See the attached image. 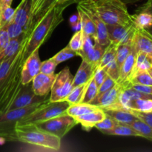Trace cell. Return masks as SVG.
I'll list each match as a JSON object with an SVG mask.
<instances>
[{
	"mask_svg": "<svg viewBox=\"0 0 152 152\" xmlns=\"http://www.w3.org/2000/svg\"><path fill=\"white\" fill-rule=\"evenodd\" d=\"M102 134L106 135H114V136H126V137H140V134L128 125L118 124L113 129L109 130L102 131Z\"/></svg>",
	"mask_w": 152,
	"mask_h": 152,
	"instance_id": "cell-25",
	"label": "cell"
},
{
	"mask_svg": "<svg viewBox=\"0 0 152 152\" xmlns=\"http://www.w3.org/2000/svg\"><path fill=\"white\" fill-rule=\"evenodd\" d=\"M88 83H84V84L79 85V86L73 88V89L70 92L69 94L65 98V101L68 102L70 105L83 102L86 87L88 86Z\"/></svg>",
	"mask_w": 152,
	"mask_h": 152,
	"instance_id": "cell-27",
	"label": "cell"
},
{
	"mask_svg": "<svg viewBox=\"0 0 152 152\" xmlns=\"http://www.w3.org/2000/svg\"><path fill=\"white\" fill-rule=\"evenodd\" d=\"M152 67V59L148 55L142 52H138L137 53L136 62H135L134 69L133 74L137 71H148ZM132 74V75H133Z\"/></svg>",
	"mask_w": 152,
	"mask_h": 152,
	"instance_id": "cell-31",
	"label": "cell"
},
{
	"mask_svg": "<svg viewBox=\"0 0 152 152\" xmlns=\"http://www.w3.org/2000/svg\"><path fill=\"white\" fill-rule=\"evenodd\" d=\"M39 0H32V8H31V15L34 13V10H35L36 7H37V4H38Z\"/></svg>",
	"mask_w": 152,
	"mask_h": 152,
	"instance_id": "cell-49",
	"label": "cell"
},
{
	"mask_svg": "<svg viewBox=\"0 0 152 152\" xmlns=\"http://www.w3.org/2000/svg\"><path fill=\"white\" fill-rule=\"evenodd\" d=\"M98 108L99 107L96 106V105H94L91 103H86V102L72 104V105H69L68 108H67L66 114L75 118V117H80L83 114L91 112Z\"/></svg>",
	"mask_w": 152,
	"mask_h": 152,
	"instance_id": "cell-23",
	"label": "cell"
},
{
	"mask_svg": "<svg viewBox=\"0 0 152 152\" xmlns=\"http://www.w3.org/2000/svg\"><path fill=\"white\" fill-rule=\"evenodd\" d=\"M31 8L32 0H21L19 5L15 9L13 21L25 30L33 28Z\"/></svg>",
	"mask_w": 152,
	"mask_h": 152,
	"instance_id": "cell-14",
	"label": "cell"
},
{
	"mask_svg": "<svg viewBox=\"0 0 152 152\" xmlns=\"http://www.w3.org/2000/svg\"><path fill=\"white\" fill-rule=\"evenodd\" d=\"M105 116H106V114L104 110L101 108H98L91 112L75 117V120H77L78 124L81 125L83 129L86 131H90L97 123L102 121L105 118Z\"/></svg>",
	"mask_w": 152,
	"mask_h": 152,
	"instance_id": "cell-18",
	"label": "cell"
},
{
	"mask_svg": "<svg viewBox=\"0 0 152 152\" xmlns=\"http://www.w3.org/2000/svg\"><path fill=\"white\" fill-rule=\"evenodd\" d=\"M9 41H10V38H9L7 30L4 28H0V52L4 50V48L8 45Z\"/></svg>",
	"mask_w": 152,
	"mask_h": 152,
	"instance_id": "cell-45",
	"label": "cell"
},
{
	"mask_svg": "<svg viewBox=\"0 0 152 152\" xmlns=\"http://www.w3.org/2000/svg\"><path fill=\"white\" fill-rule=\"evenodd\" d=\"M79 1H80V0H74V2H78ZM91 1H96V0H91Z\"/></svg>",
	"mask_w": 152,
	"mask_h": 152,
	"instance_id": "cell-54",
	"label": "cell"
},
{
	"mask_svg": "<svg viewBox=\"0 0 152 152\" xmlns=\"http://www.w3.org/2000/svg\"><path fill=\"white\" fill-rule=\"evenodd\" d=\"M49 100V94L45 96H39L34 92L31 83L23 85L20 92L9 108L8 111L16 108H24L34 104L45 102Z\"/></svg>",
	"mask_w": 152,
	"mask_h": 152,
	"instance_id": "cell-11",
	"label": "cell"
},
{
	"mask_svg": "<svg viewBox=\"0 0 152 152\" xmlns=\"http://www.w3.org/2000/svg\"><path fill=\"white\" fill-rule=\"evenodd\" d=\"M148 73L150 74V75H151V77H152V67L151 68H149V69L148 70Z\"/></svg>",
	"mask_w": 152,
	"mask_h": 152,
	"instance_id": "cell-53",
	"label": "cell"
},
{
	"mask_svg": "<svg viewBox=\"0 0 152 152\" xmlns=\"http://www.w3.org/2000/svg\"><path fill=\"white\" fill-rule=\"evenodd\" d=\"M103 68L105 70L108 77H110L111 79H113L116 83H117V81H118L119 80V77H120V67L117 65L116 60H114L111 62H110V63H108V65L105 67H104Z\"/></svg>",
	"mask_w": 152,
	"mask_h": 152,
	"instance_id": "cell-40",
	"label": "cell"
},
{
	"mask_svg": "<svg viewBox=\"0 0 152 152\" xmlns=\"http://www.w3.org/2000/svg\"><path fill=\"white\" fill-rule=\"evenodd\" d=\"M95 6L105 25L133 24L132 15L122 0H96Z\"/></svg>",
	"mask_w": 152,
	"mask_h": 152,
	"instance_id": "cell-4",
	"label": "cell"
},
{
	"mask_svg": "<svg viewBox=\"0 0 152 152\" xmlns=\"http://www.w3.org/2000/svg\"><path fill=\"white\" fill-rule=\"evenodd\" d=\"M107 77H108V74H107L106 71L103 68H97L95 70L94 74L92 78L94 79V80L96 84L97 85L98 88H99L100 85L103 83L104 80L107 78Z\"/></svg>",
	"mask_w": 152,
	"mask_h": 152,
	"instance_id": "cell-42",
	"label": "cell"
},
{
	"mask_svg": "<svg viewBox=\"0 0 152 152\" xmlns=\"http://www.w3.org/2000/svg\"><path fill=\"white\" fill-rule=\"evenodd\" d=\"M96 68L88 61L82 59V62L73 80V86H79L88 83L93 77Z\"/></svg>",
	"mask_w": 152,
	"mask_h": 152,
	"instance_id": "cell-19",
	"label": "cell"
},
{
	"mask_svg": "<svg viewBox=\"0 0 152 152\" xmlns=\"http://www.w3.org/2000/svg\"><path fill=\"white\" fill-rule=\"evenodd\" d=\"M103 110L107 115L114 119L119 124L129 126L138 119L134 114H132L130 111L125 109V108H104Z\"/></svg>",
	"mask_w": 152,
	"mask_h": 152,
	"instance_id": "cell-20",
	"label": "cell"
},
{
	"mask_svg": "<svg viewBox=\"0 0 152 152\" xmlns=\"http://www.w3.org/2000/svg\"><path fill=\"white\" fill-rule=\"evenodd\" d=\"M77 13L80 16L81 30L83 31V34L90 36L93 39L94 38L96 35V28L94 25L87 13L78 4H77Z\"/></svg>",
	"mask_w": 152,
	"mask_h": 152,
	"instance_id": "cell-21",
	"label": "cell"
},
{
	"mask_svg": "<svg viewBox=\"0 0 152 152\" xmlns=\"http://www.w3.org/2000/svg\"><path fill=\"white\" fill-rule=\"evenodd\" d=\"M132 19L138 30H145L152 25V16L145 12H135L132 15Z\"/></svg>",
	"mask_w": 152,
	"mask_h": 152,
	"instance_id": "cell-26",
	"label": "cell"
},
{
	"mask_svg": "<svg viewBox=\"0 0 152 152\" xmlns=\"http://www.w3.org/2000/svg\"><path fill=\"white\" fill-rule=\"evenodd\" d=\"M122 1H123L125 4H134V3L137 2V1H138L139 0H122Z\"/></svg>",
	"mask_w": 152,
	"mask_h": 152,
	"instance_id": "cell-51",
	"label": "cell"
},
{
	"mask_svg": "<svg viewBox=\"0 0 152 152\" xmlns=\"http://www.w3.org/2000/svg\"><path fill=\"white\" fill-rule=\"evenodd\" d=\"M129 83L131 86L132 85H142V86H152V77L148 71H137L132 75Z\"/></svg>",
	"mask_w": 152,
	"mask_h": 152,
	"instance_id": "cell-32",
	"label": "cell"
},
{
	"mask_svg": "<svg viewBox=\"0 0 152 152\" xmlns=\"http://www.w3.org/2000/svg\"><path fill=\"white\" fill-rule=\"evenodd\" d=\"M126 110L139 111V112L149 113L152 112L151 99H137L128 102L125 107Z\"/></svg>",
	"mask_w": 152,
	"mask_h": 152,
	"instance_id": "cell-24",
	"label": "cell"
},
{
	"mask_svg": "<svg viewBox=\"0 0 152 152\" xmlns=\"http://www.w3.org/2000/svg\"><path fill=\"white\" fill-rule=\"evenodd\" d=\"M56 74H45L39 73L31 81L33 91L39 96H45L50 94L54 82Z\"/></svg>",
	"mask_w": 152,
	"mask_h": 152,
	"instance_id": "cell-16",
	"label": "cell"
},
{
	"mask_svg": "<svg viewBox=\"0 0 152 152\" xmlns=\"http://www.w3.org/2000/svg\"><path fill=\"white\" fill-rule=\"evenodd\" d=\"M28 37L18 51L14 62L12 65L0 89V114L8 111L9 108L18 96L23 86L22 83L21 71L24 63V50Z\"/></svg>",
	"mask_w": 152,
	"mask_h": 152,
	"instance_id": "cell-2",
	"label": "cell"
},
{
	"mask_svg": "<svg viewBox=\"0 0 152 152\" xmlns=\"http://www.w3.org/2000/svg\"><path fill=\"white\" fill-rule=\"evenodd\" d=\"M123 90V86L117 83L114 87L105 91V93L96 96V97L90 103L102 109L113 108L118 104L120 94Z\"/></svg>",
	"mask_w": 152,
	"mask_h": 152,
	"instance_id": "cell-13",
	"label": "cell"
},
{
	"mask_svg": "<svg viewBox=\"0 0 152 152\" xmlns=\"http://www.w3.org/2000/svg\"><path fill=\"white\" fill-rule=\"evenodd\" d=\"M133 88L139 91L143 92L145 94H152V86H142V85H132L131 86Z\"/></svg>",
	"mask_w": 152,
	"mask_h": 152,
	"instance_id": "cell-47",
	"label": "cell"
},
{
	"mask_svg": "<svg viewBox=\"0 0 152 152\" xmlns=\"http://www.w3.org/2000/svg\"><path fill=\"white\" fill-rule=\"evenodd\" d=\"M4 28L7 30V32L8 34L10 39H13L19 37V36L23 34L27 31V30H25L22 27H21L20 25L16 24L13 21H11L10 23L7 24Z\"/></svg>",
	"mask_w": 152,
	"mask_h": 152,
	"instance_id": "cell-38",
	"label": "cell"
},
{
	"mask_svg": "<svg viewBox=\"0 0 152 152\" xmlns=\"http://www.w3.org/2000/svg\"><path fill=\"white\" fill-rule=\"evenodd\" d=\"M137 53V52L134 46L133 45L132 51L120 67V77H119V80L117 83L121 85L123 87V89L130 88L132 86L129 81H130L131 77L133 74L134 69Z\"/></svg>",
	"mask_w": 152,
	"mask_h": 152,
	"instance_id": "cell-15",
	"label": "cell"
},
{
	"mask_svg": "<svg viewBox=\"0 0 152 152\" xmlns=\"http://www.w3.org/2000/svg\"><path fill=\"white\" fill-rule=\"evenodd\" d=\"M77 4L87 13L94 25L96 28V35L94 38V41L96 42L104 47L108 46L110 41L108 39L107 26L99 16L94 1L91 0H80L77 2Z\"/></svg>",
	"mask_w": 152,
	"mask_h": 152,
	"instance_id": "cell-7",
	"label": "cell"
},
{
	"mask_svg": "<svg viewBox=\"0 0 152 152\" xmlns=\"http://www.w3.org/2000/svg\"><path fill=\"white\" fill-rule=\"evenodd\" d=\"M73 3H74V1H70L65 4H56L34 25L24 50V62L51 36L56 27L64 20L63 12L65 9Z\"/></svg>",
	"mask_w": 152,
	"mask_h": 152,
	"instance_id": "cell-1",
	"label": "cell"
},
{
	"mask_svg": "<svg viewBox=\"0 0 152 152\" xmlns=\"http://www.w3.org/2000/svg\"><path fill=\"white\" fill-rule=\"evenodd\" d=\"M78 123L74 117L66 114L36 125L39 129L62 139Z\"/></svg>",
	"mask_w": 152,
	"mask_h": 152,
	"instance_id": "cell-9",
	"label": "cell"
},
{
	"mask_svg": "<svg viewBox=\"0 0 152 152\" xmlns=\"http://www.w3.org/2000/svg\"><path fill=\"white\" fill-rule=\"evenodd\" d=\"M133 48V44L132 43H129V44H124L118 45V48H117V55H116V62H117V65L119 67H121L122 64L123 63L127 56H129V53H131Z\"/></svg>",
	"mask_w": 152,
	"mask_h": 152,
	"instance_id": "cell-34",
	"label": "cell"
},
{
	"mask_svg": "<svg viewBox=\"0 0 152 152\" xmlns=\"http://www.w3.org/2000/svg\"><path fill=\"white\" fill-rule=\"evenodd\" d=\"M108 37L110 42L117 45L132 43L137 28L131 25H106Z\"/></svg>",
	"mask_w": 152,
	"mask_h": 152,
	"instance_id": "cell-10",
	"label": "cell"
},
{
	"mask_svg": "<svg viewBox=\"0 0 152 152\" xmlns=\"http://www.w3.org/2000/svg\"><path fill=\"white\" fill-rule=\"evenodd\" d=\"M70 1H73L74 2V0H57V2H56V4H65V3L68 2ZM75 3V2H74Z\"/></svg>",
	"mask_w": 152,
	"mask_h": 152,
	"instance_id": "cell-52",
	"label": "cell"
},
{
	"mask_svg": "<svg viewBox=\"0 0 152 152\" xmlns=\"http://www.w3.org/2000/svg\"><path fill=\"white\" fill-rule=\"evenodd\" d=\"M117 48H118V45H117L112 42H110L109 45L105 47L103 55H102V58H101V60L99 62L98 68H104L108 63L111 62L112 61L115 60Z\"/></svg>",
	"mask_w": 152,
	"mask_h": 152,
	"instance_id": "cell-29",
	"label": "cell"
},
{
	"mask_svg": "<svg viewBox=\"0 0 152 152\" xmlns=\"http://www.w3.org/2000/svg\"><path fill=\"white\" fill-rule=\"evenodd\" d=\"M69 105L70 104L66 101L54 102H48L38 109L33 111L32 113L19 120L16 125L37 124L53 117L66 114V110Z\"/></svg>",
	"mask_w": 152,
	"mask_h": 152,
	"instance_id": "cell-6",
	"label": "cell"
},
{
	"mask_svg": "<svg viewBox=\"0 0 152 152\" xmlns=\"http://www.w3.org/2000/svg\"><path fill=\"white\" fill-rule=\"evenodd\" d=\"M12 2H13V0H0V8L11 6Z\"/></svg>",
	"mask_w": 152,
	"mask_h": 152,
	"instance_id": "cell-48",
	"label": "cell"
},
{
	"mask_svg": "<svg viewBox=\"0 0 152 152\" xmlns=\"http://www.w3.org/2000/svg\"><path fill=\"white\" fill-rule=\"evenodd\" d=\"M57 0H39L32 14V27L48 11L56 4Z\"/></svg>",
	"mask_w": 152,
	"mask_h": 152,
	"instance_id": "cell-22",
	"label": "cell"
},
{
	"mask_svg": "<svg viewBox=\"0 0 152 152\" xmlns=\"http://www.w3.org/2000/svg\"><path fill=\"white\" fill-rule=\"evenodd\" d=\"M119 123L117 121H115L114 119L111 118V117H109V116L106 114L105 118L102 121L99 122V123H97L94 126V128H96L99 132H102V131H106L113 129V128L115 127Z\"/></svg>",
	"mask_w": 152,
	"mask_h": 152,
	"instance_id": "cell-39",
	"label": "cell"
},
{
	"mask_svg": "<svg viewBox=\"0 0 152 152\" xmlns=\"http://www.w3.org/2000/svg\"><path fill=\"white\" fill-rule=\"evenodd\" d=\"M136 12H145L152 16V0H148L142 6L138 7Z\"/></svg>",
	"mask_w": 152,
	"mask_h": 152,
	"instance_id": "cell-46",
	"label": "cell"
},
{
	"mask_svg": "<svg viewBox=\"0 0 152 152\" xmlns=\"http://www.w3.org/2000/svg\"><path fill=\"white\" fill-rule=\"evenodd\" d=\"M73 80L74 76L71 73L68 67H65L64 69L56 74L54 82L50 92L49 102L65 101V98L74 88Z\"/></svg>",
	"mask_w": 152,
	"mask_h": 152,
	"instance_id": "cell-8",
	"label": "cell"
},
{
	"mask_svg": "<svg viewBox=\"0 0 152 152\" xmlns=\"http://www.w3.org/2000/svg\"><path fill=\"white\" fill-rule=\"evenodd\" d=\"M105 48V47L101 45L100 44L94 41V48L92 50L88 55L86 59H83L88 61L91 64H92L94 68H97L98 66H99V62L101 60V58H102V55H103Z\"/></svg>",
	"mask_w": 152,
	"mask_h": 152,
	"instance_id": "cell-28",
	"label": "cell"
},
{
	"mask_svg": "<svg viewBox=\"0 0 152 152\" xmlns=\"http://www.w3.org/2000/svg\"><path fill=\"white\" fill-rule=\"evenodd\" d=\"M0 18H1V8H0Z\"/></svg>",
	"mask_w": 152,
	"mask_h": 152,
	"instance_id": "cell-55",
	"label": "cell"
},
{
	"mask_svg": "<svg viewBox=\"0 0 152 152\" xmlns=\"http://www.w3.org/2000/svg\"><path fill=\"white\" fill-rule=\"evenodd\" d=\"M117 84L115 81H114L113 79H111L110 77H107V78L104 80L103 83L100 85V86L98 88V95H100L102 94L105 93V91H108L109 89H111V88L114 87L115 85Z\"/></svg>",
	"mask_w": 152,
	"mask_h": 152,
	"instance_id": "cell-43",
	"label": "cell"
},
{
	"mask_svg": "<svg viewBox=\"0 0 152 152\" xmlns=\"http://www.w3.org/2000/svg\"><path fill=\"white\" fill-rule=\"evenodd\" d=\"M83 43V32L81 29L78 30L73 35L68 45L77 53L81 50Z\"/></svg>",
	"mask_w": 152,
	"mask_h": 152,
	"instance_id": "cell-36",
	"label": "cell"
},
{
	"mask_svg": "<svg viewBox=\"0 0 152 152\" xmlns=\"http://www.w3.org/2000/svg\"><path fill=\"white\" fill-rule=\"evenodd\" d=\"M143 31H145V32H146L147 34H148V35H149L152 38V25H151L150 27H148V28H146V29L143 30Z\"/></svg>",
	"mask_w": 152,
	"mask_h": 152,
	"instance_id": "cell-50",
	"label": "cell"
},
{
	"mask_svg": "<svg viewBox=\"0 0 152 152\" xmlns=\"http://www.w3.org/2000/svg\"><path fill=\"white\" fill-rule=\"evenodd\" d=\"M48 102L49 100L24 108L12 109L0 114V137L7 141L17 140L16 126L18 122Z\"/></svg>",
	"mask_w": 152,
	"mask_h": 152,
	"instance_id": "cell-5",
	"label": "cell"
},
{
	"mask_svg": "<svg viewBox=\"0 0 152 152\" xmlns=\"http://www.w3.org/2000/svg\"><path fill=\"white\" fill-rule=\"evenodd\" d=\"M129 126L134 129L140 134V137L146 138L152 141V127L145 123V122L137 119L134 122L129 125Z\"/></svg>",
	"mask_w": 152,
	"mask_h": 152,
	"instance_id": "cell-30",
	"label": "cell"
},
{
	"mask_svg": "<svg viewBox=\"0 0 152 152\" xmlns=\"http://www.w3.org/2000/svg\"><path fill=\"white\" fill-rule=\"evenodd\" d=\"M75 56H77V52L74 51L72 49H71L69 46L67 45L66 47L62 49L60 51L58 52L56 54H55L53 57H51V59L58 65L59 64L62 63V62H65V61L68 60V59H71V58H73Z\"/></svg>",
	"mask_w": 152,
	"mask_h": 152,
	"instance_id": "cell-33",
	"label": "cell"
},
{
	"mask_svg": "<svg viewBox=\"0 0 152 152\" xmlns=\"http://www.w3.org/2000/svg\"><path fill=\"white\" fill-rule=\"evenodd\" d=\"M16 136L18 141L52 151H59L61 139L39 129L36 124L16 125Z\"/></svg>",
	"mask_w": 152,
	"mask_h": 152,
	"instance_id": "cell-3",
	"label": "cell"
},
{
	"mask_svg": "<svg viewBox=\"0 0 152 152\" xmlns=\"http://www.w3.org/2000/svg\"><path fill=\"white\" fill-rule=\"evenodd\" d=\"M98 88H98L97 85L96 84L94 79H91L88 83V86L86 87L83 102L90 103L94 99H95L98 94Z\"/></svg>",
	"mask_w": 152,
	"mask_h": 152,
	"instance_id": "cell-35",
	"label": "cell"
},
{
	"mask_svg": "<svg viewBox=\"0 0 152 152\" xmlns=\"http://www.w3.org/2000/svg\"><path fill=\"white\" fill-rule=\"evenodd\" d=\"M39 50V48L34 50L24 62L21 71L22 85L31 83L33 79L40 72L42 62L40 60Z\"/></svg>",
	"mask_w": 152,
	"mask_h": 152,
	"instance_id": "cell-12",
	"label": "cell"
},
{
	"mask_svg": "<svg viewBox=\"0 0 152 152\" xmlns=\"http://www.w3.org/2000/svg\"><path fill=\"white\" fill-rule=\"evenodd\" d=\"M130 111L132 114L137 117L139 120H142V121L145 122L148 125L152 127V112L149 113H143V112H139V111H132V110H128Z\"/></svg>",
	"mask_w": 152,
	"mask_h": 152,
	"instance_id": "cell-44",
	"label": "cell"
},
{
	"mask_svg": "<svg viewBox=\"0 0 152 152\" xmlns=\"http://www.w3.org/2000/svg\"><path fill=\"white\" fill-rule=\"evenodd\" d=\"M15 9L11 6H7L1 8V18H0V28H4L8 23L13 21L14 16Z\"/></svg>",
	"mask_w": 152,
	"mask_h": 152,
	"instance_id": "cell-37",
	"label": "cell"
},
{
	"mask_svg": "<svg viewBox=\"0 0 152 152\" xmlns=\"http://www.w3.org/2000/svg\"><path fill=\"white\" fill-rule=\"evenodd\" d=\"M56 62L50 58V59L42 62L41 67H40V73L45 74H53L56 70Z\"/></svg>",
	"mask_w": 152,
	"mask_h": 152,
	"instance_id": "cell-41",
	"label": "cell"
},
{
	"mask_svg": "<svg viewBox=\"0 0 152 152\" xmlns=\"http://www.w3.org/2000/svg\"><path fill=\"white\" fill-rule=\"evenodd\" d=\"M137 52H142L152 59V38L143 30L137 29L132 40Z\"/></svg>",
	"mask_w": 152,
	"mask_h": 152,
	"instance_id": "cell-17",
	"label": "cell"
}]
</instances>
